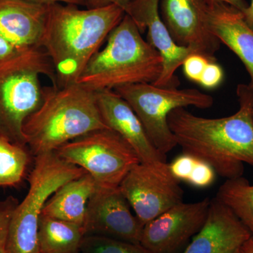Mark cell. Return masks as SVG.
Masks as SVG:
<instances>
[{
	"instance_id": "obj_1",
	"label": "cell",
	"mask_w": 253,
	"mask_h": 253,
	"mask_svg": "<svg viewBox=\"0 0 253 253\" xmlns=\"http://www.w3.org/2000/svg\"><path fill=\"white\" fill-rule=\"evenodd\" d=\"M237 95L240 108L232 116L204 118L180 108L168 118L183 153L209 163L226 179L242 176L244 164L253 166V89L239 84Z\"/></svg>"
},
{
	"instance_id": "obj_2",
	"label": "cell",
	"mask_w": 253,
	"mask_h": 253,
	"mask_svg": "<svg viewBox=\"0 0 253 253\" xmlns=\"http://www.w3.org/2000/svg\"><path fill=\"white\" fill-rule=\"evenodd\" d=\"M125 14L124 9L118 5L80 9L77 5L49 4L40 46L54 66L56 86L76 83Z\"/></svg>"
},
{
	"instance_id": "obj_3",
	"label": "cell",
	"mask_w": 253,
	"mask_h": 253,
	"mask_svg": "<svg viewBox=\"0 0 253 253\" xmlns=\"http://www.w3.org/2000/svg\"><path fill=\"white\" fill-rule=\"evenodd\" d=\"M104 129L110 128L101 117L96 92L73 83L44 87L42 104L25 121L23 133L28 149L36 157Z\"/></svg>"
},
{
	"instance_id": "obj_4",
	"label": "cell",
	"mask_w": 253,
	"mask_h": 253,
	"mask_svg": "<svg viewBox=\"0 0 253 253\" xmlns=\"http://www.w3.org/2000/svg\"><path fill=\"white\" fill-rule=\"evenodd\" d=\"M106 42L76 83L94 91L114 90L130 84H154L161 76L162 56L142 38L129 15L125 14Z\"/></svg>"
},
{
	"instance_id": "obj_5",
	"label": "cell",
	"mask_w": 253,
	"mask_h": 253,
	"mask_svg": "<svg viewBox=\"0 0 253 253\" xmlns=\"http://www.w3.org/2000/svg\"><path fill=\"white\" fill-rule=\"evenodd\" d=\"M45 76L56 86L51 59L42 48L19 49L0 61V136L26 146L23 126L38 109L44 88L41 77Z\"/></svg>"
},
{
	"instance_id": "obj_6",
	"label": "cell",
	"mask_w": 253,
	"mask_h": 253,
	"mask_svg": "<svg viewBox=\"0 0 253 253\" xmlns=\"http://www.w3.org/2000/svg\"><path fill=\"white\" fill-rule=\"evenodd\" d=\"M35 161L28 194L11 215L5 246L8 253H39L38 225L46 203L66 183L86 173L55 151L36 156Z\"/></svg>"
},
{
	"instance_id": "obj_7",
	"label": "cell",
	"mask_w": 253,
	"mask_h": 253,
	"mask_svg": "<svg viewBox=\"0 0 253 253\" xmlns=\"http://www.w3.org/2000/svg\"><path fill=\"white\" fill-rule=\"evenodd\" d=\"M113 91L131 106L153 144L165 155L177 146L168 125L169 113L188 106L209 109L214 104L212 96L196 89L163 87L150 83L119 86Z\"/></svg>"
},
{
	"instance_id": "obj_8",
	"label": "cell",
	"mask_w": 253,
	"mask_h": 253,
	"mask_svg": "<svg viewBox=\"0 0 253 253\" xmlns=\"http://www.w3.org/2000/svg\"><path fill=\"white\" fill-rule=\"evenodd\" d=\"M55 152L84 169L101 187H118L131 168L140 163L130 145L111 129L88 133Z\"/></svg>"
},
{
	"instance_id": "obj_9",
	"label": "cell",
	"mask_w": 253,
	"mask_h": 253,
	"mask_svg": "<svg viewBox=\"0 0 253 253\" xmlns=\"http://www.w3.org/2000/svg\"><path fill=\"white\" fill-rule=\"evenodd\" d=\"M119 188L144 226L183 202L184 191L171 174L168 163L159 166L138 163L126 174Z\"/></svg>"
},
{
	"instance_id": "obj_10",
	"label": "cell",
	"mask_w": 253,
	"mask_h": 253,
	"mask_svg": "<svg viewBox=\"0 0 253 253\" xmlns=\"http://www.w3.org/2000/svg\"><path fill=\"white\" fill-rule=\"evenodd\" d=\"M211 200L181 202L145 224L140 244L151 253H172L202 228Z\"/></svg>"
},
{
	"instance_id": "obj_11",
	"label": "cell",
	"mask_w": 253,
	"mask_h": 253,
	"mask_svg": "<svg viewBox=\"0 0 253 253\" xmlns=\"http://www.w3.org/2000/svg\"><path fill=\"white\" fill-rule=\"evenodd\" d=\"M143 228L131 212L119 186H98L86 206L83 224L85 235L105 236L140 244Z\"/></svg>"
},
{
	"instance_id": "obj_12",
	"label": "cell",
	"mask_w": 253,
	"mask_h": 253,
	"mask_svg": "<svg viewBox=\"0 0 253 253\" xmlns=\"http://www.w3.org/2000/svg\"><path fill=\"white\" fill-rule=\"evenodd\" d=\"M206 0H162L161 16L176 44L216 61L220 42L206 24Z\"/></svg>"
},
{
	"instance_id": "obj_13",
	"label": "cell",
	"mask_w": 253,
	"mask_h": 253,
	"mask_svg": "<svg viewBox=\"0 0 253 253\" xmlns=\"http://www.w3.org/2000/svg\"><path fill=\"white\" fill-rule=\"evenodd\" d=\"M160 0H133L125 12L133 20L141 34L147 29V41L163 58V71L154 84L163 87H177L176 70L186 58L196 54L192 49L178 45L173 41L159 12Z\"/></svg>"
},
{
	"instance_id": "obj_14",
	"label": "cell",
	"mask_w": 253,
	"mask_h": 253,
	"mask_svg": "<svg viewBox=\"0 0 253 253\" xmlns=\"http://www.w3.org/2000/svg\"><path fill=\"white\" fill-rule=\"evenodd\" d=\"M95 92L105 124L130 145L141 163L151 166L167 163L166 155L156 149L140 120L126 100L113 90Z\"/></svg>"
},
{
	"instance_id": "obj_15",
	"label": "cell",
	"mask_w": 253,
	"mask_h": 253,
	"mask_svg": "<svg viewBox=\"0 0 253 253\" xmlns=\"http://www.w3.org/2000/svg\"><path fill=\"white\" fill-rule=\"evenodd\" d=\"M251 236L235 214L215 197L204 225L182 253H236Z\"/></svg>"
},
{
	"instance_id": "obj_16",
	"label": "cell",
	"mask_w": 253,
	"mask_h": 253,
	"mask_svg": "<svg viewBox=\"0 0 253 253\" xmlns=\"http://www.w3.org/2000/svg\"><path fill=\"white\" fill-rule=\"evenodd\" d=\"M49 4L0 0V38L18 49L41 47Z\"/></svg>"
},
{
	"instance_id": "obj_17",
	"label": "cell",
	"mask_w": 253,
	"mask_h": 253,
	"mask_svg": "<svg viewBox=\"0 0 253 253\" xmlns=\"http://www.w3.org/2000/svg\"><path fill=\"white\" fill-rule=\"evenodd\" d=\"M206 24L210 33L241 59L251 76L253 89V31L242 12L220 1L206 0Z\"/></svg>"
},
{
	"instance_id": "obj_18",
	"label": "cell",
	"mask_w": 253,
	"mask_h": 253,
	"mask_svg": "<svg viewBox=\"0 0 253 253\" xmlns=\"http://www.w3.org/2000/svg\"><path fill=\"white\" fill-rule=\"evenodd\" d=\"M97 187L94 178L88 173L68 181L48 200L41 215L83 227L86 206Z\"/></svg>"
},
{
	"instance_id": "obj_19",
	"label": "cell",
	"mask_w": 253,
	"mask_h": 253,
	"mask_svg": "<svg viewBox=\"0 0 253 253\" xmlns=\"http://www.w3.org/2000/svg\"><path fill=\"white\" fill-rule=\"evenodd\" d=\"M84 236L82 226L41 215L38 233L39 253H80Z\"/></svg>"
},
{
	"instance_id": "obj_20",
	"label": "cell",
	"mask_w": 253,
	"mask_h": 253,
	"mask_svg": "<svg viewBox=\"0 0 253 253\" xmlns=\"http://www.w3.org/2000/svg\"><path fill=\"white\" fill-rule=\"evenodd\" d=\"M216 198L235 214L253 236V184L243 176L226 179Z\"/></svg>"
},
{
	"instance_id": "obj_21",
	"label": "cell",
	"mask_w": 253,
	"mask_h": 253,
	"mask_svg": "<svg viewBox=\"0 0 253 253\" xmlns=\"http://www.w3.org/2000/svg\"><path fill=\"white\" fill-rule=\"evenodd\" d=\"M30 155L27 147L0 136V186H15L22 180Z\"/></svg>"
},
{
	"instance_id": "obj_22",
	"label": "cell",
	"mask_w": 253,
	"mask_h": 253,
	"mask_svg": "<svg viewBox=\"0 0 253 253\" xmlns=\"http://www.w3.org/2000/svg\"><path fill=\"white\" fill-rule=\"evenodd\" d=\"M80 253H151L141 244L112 238L85 235L82 241Z\"/></svg>"
},
{
	"instance_id": "obj_23",
	"label": "cell",
	"mask_w": 253,
	"mask_h": 253,
	"mask_svg": "<svg viewBox=\"0 0 253 253\" xmlns=\"http://www.w3.org/2000/svg\"><path fill=\"white\" fill-rule=\"evenodd\" d=\"M216 174L214 168L209 163L197 158L186 182L195 187L204 189L212 185L215 180Z\"/></svg>"
},
{
	"instance_id": "obj_24",
	"label": "cell",
	"mask_w": 253,
	"mask_h": 253,
	"mask_svg": "<svg viewBox=\"0 0 253 253\" xmlns=\"http://www.w3.org/2000/svg\"><path fill=\"white\" fill-rule=\"evenodd\" d=\"M197 158L192 155L183 153L168 164L169 171L174 178L179 181H186L189 179Z\"/></svg>"
},
{
	"instance_id": "obj_25",
	"label": "cell",
	"mask_w": 253,
	"mask_h": 253,
	"mask_svg": "<svg viewBox=\"0 0 253 253\" xmlns=\"http://www.w3.org/2000/svg\"><path fill=\"white\" fill-rule=\"evenodd\" d=\"M210 61L207 57L201 54L190 55L182 64L184 75L190 81L199 83L205 68Z\"/></svg>"
},
{
	"instance_id": "obj_26",
	"label": "cell",
	"mask_w": 253,
	"mask_h": 253,
	"mask_svg": "<svg viewBox=\"0 0 253 253\" xmlns=\"http://www.w3.org/2000/svg\"><path fill=\"white\" fill-rule=\"evenodd\" d=\"M223 79L224 71L222 68L216 61H210L205 68L199 83L206 89H214L220 85Z\"/></svg>"
},
{
	"instance_id": "obj_27",
	"label": "cell",
	"mask_w": 253,
	"mask_h": 253,
	"mask_svg": "<svg viewBox=\"0 0 253 253\" xmlns=\"http://www.w3.org/2000/svg\"><path fill=\"white\" fill-rule=\"evenodd\" d=\"M14 208L10 204L0 203V249L6 246L10 221Z\"/></svg>"
},
{
	"instance_id": "obj_28",
	"label": "cell",
	"mask_w": 253,
	"mask_h": 253,
	"mask_svg": "<svg viewBox=\"0 0 253 253\" xmlns=\"http://www.w3.org/2000/svg\"><path fill=\"white\" fill-rule=\"evenodd\" d=\"M133 0H84L86 9H99L110 5H118L126 10Z\"/></svg>"
},
{
	"instance_id": "obj_29",
	"label": "cell",
	"mask_w": 253,
	"mask_h": 253,
	"mask_svg": "<svg viewBox=\"0 0 253 253\" xmlns=\"http://www.w3.org/2000/svg\"><path fill=\"white\" fill-rule=\"evenodd\" d=\"M19 49H16L4 39L0 38V61L14 54Z\"/></svg>"
},
{
	"instance_id": "obj_30",
	"label": "cell",
	"mask_w": 253,
	"mask_h": 253,
	"mask_svg": "<svg viewBox=\"0 0 253 253\" xmlns=\"http://www.w3.org/2000/svg\"><path fill=\"white\" fill-rule=\"evenodd\" d=\"M31 2L39 3V4H51V3H64L66 4H74L77 6H85L84 0H26Z\"/></svg>"
},
{
	"instance_id": "obj_31",
	"label": "cell",
	"mask_w": 253,
	"mask_h": 253,
	"mask_svg": "<svg viewBox=\"0 0 253 253\" xmlns=\"http://www.w3.org/2000/svg\"><path fill=\"white\" fill-rule=\"evenodd\" d=\"M212 1H220V2L225 3L239 10L240 11H244L248 6V4L245 0H212Z\"/></svg>"
},
{
	"instance_id": "obj_32",
	"label": "cell",
	"mask_w": 253,
	"mask_h": 253,
	"mask_svg": "<svg viewBox=\"0 0 253 253\" xmlns=\"http://www.w3.org/2000/svg\"><path fill=\"white\" fill-rule=\"evenodd\" d=\"M242 14L245 21L253 31V0H251V4L248 5L246 9L242 11Z\"/></svg>"
},
{
	"instance_id": "obj_33",
	"label": "cell",
	"mask_w": 253,
	"mask_h": 253,
	"mask_svg": "<svg viewBox=\"0 0 253 253\" xmlns=\"http://www.w3.org/2000/svg\"><path fill=\"white\" fill-rule=\"evenodd\" d=\"M236 253H253V236L246 241Z\"/></svg>"
},
{
	"instance_id": "obj_34",
	"label": "cell",
	"mask_w": 253,
	"mask_h": 253,
	"mask_svg": "<svg viewBox=\"0 0 253 253\" xmlns=\"http://www.w3.org/2000/svg\"><path fill=\"white\" fill-rule=\"evenodd\" d=\"M0 253H8L6 250L5 249V248H2V249H0Z\"/></svg>"
},
{
	"instance_id": "obj_35",
	"label": "cell",
	"mask_w": 253,
	"mask_h": 253,
	"mask_svg": "<svg viewBox=\"0 0 253 253\" xmlns=\"http://www.w3.org/2000/svg\"><path fill=\"white\" fill-rule=\"evenodd\" d=\"M252 117H253V111H252Z\"/></svg>"
}]
</instances>
